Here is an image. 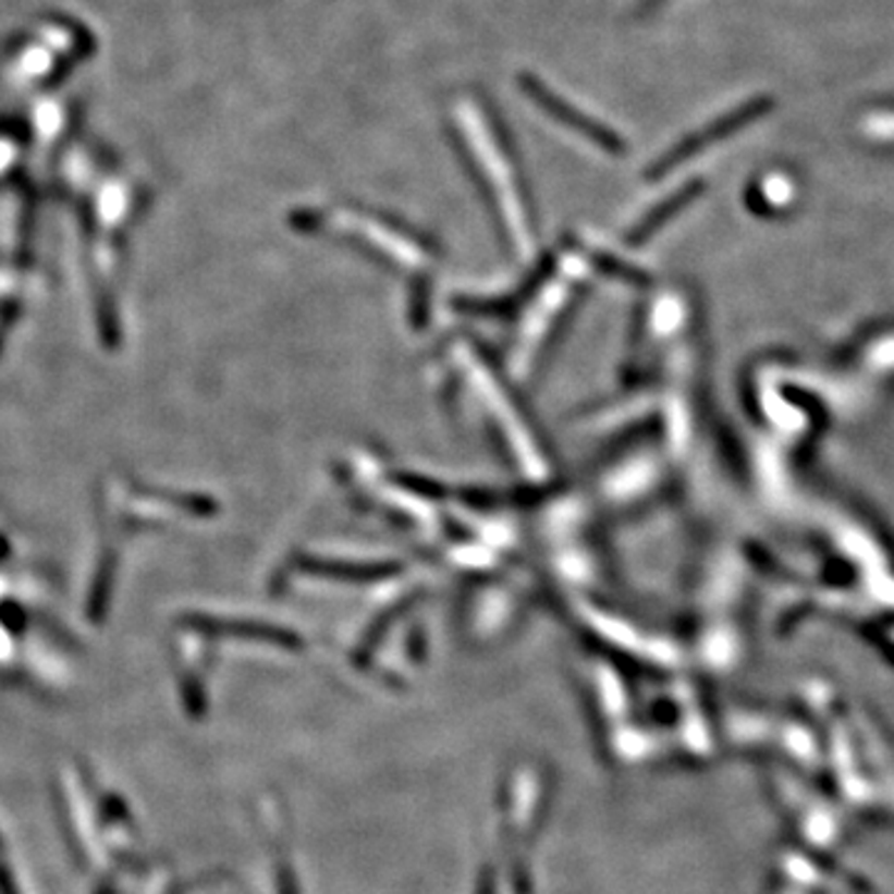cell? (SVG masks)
<instances>
[{
    "instance_id": "cell-1",
    "label": "cell",
    "mask_w": 894,
    "mask_h": 894,
    "mask_svg": "<svg viewBox=\"0 0 894 894\" xmlns=\"http://www.w3.org/2000/svg\"><path fill=\"white\" fill-rule=\"evenodd\" d=\"M522 87H525V93H527L529 97H532L535 102L542 105V108H544L547 112H550L552 118L564 122L566 127L581 132L584 137H589L591 142H597V145L609 149V152H616V149L622 147V145H619V137H614L612 132H609L607 127H601L597 120L587 118V114H584V112L574 110L570 102H564V97L554 95V93L550 90V87H544L542 83H539L537 77L525 75V77H522Z\"/></svg>"
}]
</instances>
